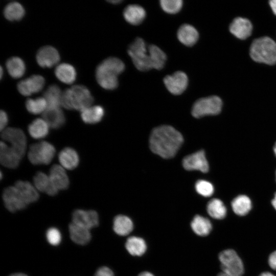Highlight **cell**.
<instances>
[{
	"label": "cell",
	"instance_id": "6da1fadb",
	"mask_svg": "<svg viewBox=\"0 0 276 276\" xmlns=\"http://www.w3.org/2000/svg\"><path fill=\"white\" fill-rule=\"evenodd\" d=\"M183 141L182 134L174 127L162 125L153 129L149 138L151 151L163 158L175 155Z\"/></svg>",
	"mask_w": 276,
	"mask_h": 276
},
{
	"label": "cell",
	"instance_id": "7a4b0ae2",
	"mask_svg": "<svg viewBox=\"0 0 276 276\" xmlns=\"http://www.w3.org/2000/svg\"><path fill=\"white\" fill-rule=\"evenodd\" d=\"M124 62L117 57H108L97 67L96 77L99 84L103 88L114 89L118 86V76L125 70Z\"/></svg>",
	"mask_w": 276,
	"mask_h": 276
},
{
	"label": "cell",
	"instance_id": "3957f363",
	"mask_svg": "<svg viewBox=\"0 0 276 276\" xmlns=\"http://www.w3.org/2000/svg\"><path fill=\"white\" fill-rule=\"evenodd\" d=\"M94 98L84 86L77 85L65 89L62 93L61 105L67 109L82 110L89 107Z\"/></svg>",
	"mask_w": 276,
	"mask_h": 276
},
{
	"label": "cell",
	"instance_id": "277c9868",
	"mask_svg": "<svg viewBox=\"0 0 276 276\" xmlns=\"http://www.w3.org/2000/svg\"><path fill=\"white\" fill-rule=\"evenodd\" d=\"M250 56L256 62L269 65L276 63V42L264 36L253 41L250 47Z\"/></svg>",
	"mask_w": 276,
	"mask_h": 276
},
{
	"label": "cell",
	"instance_id": "5b68a950",
	"mask_svg": "<svg viewBox=\"0 0 276 276\" xmlns=\"http://www.w3.org/2000/svg\"><path fill=\"white\" fill-rule=\"evenodd\" d=\"M127 53L138 70L146 72L152 68L148 48L142 38L134 39L128 46Z\"/></svg>",
	"mask_w": 276,
	"mask_h": 276
},
{
	"label": "cell",
	"instance_id": "8992f818",
	"mask_svg": "<svg viewBox=\"0 0 276 276\" xmlns=\"http://www.w3.org/2000/svg\"><path fill=\"white\" fill-rule=\"evenodd\" d=\"M55 153V148L52 144L41 141L30 146L28 156L33 165H48L53 159Z\"/></svg>",
	"mask_w": 276,
	"mask_h": 276
},
{
	"label": "cell",
	"instance_id": "52a82bcc",
	"mask_svg": "<svg viewBox=\"0 0 276 276\" xmlns=\"http://www.w3.org/2000/svg\"><path fill=\"white\" fill-rule=\"evenodd\" d=\"M222 106V100L217 96L201 98L194 103L192 108V115L196 118L216 115L220 112Z\"/></svg>",
	"mask_w": 276,
	"mask_h": 276
},
{
	"label": "cell",
	"instance_id": "ba28073f",
	"mask_svg": "<svg viewBox=\"0 0 276 276\" xmlns=\"http://www.w3.org/2000/svg\"><path fill=\"white\" fill-rule=\"evenodd\" d=\"M221 272L226 276H241L244 272L242 261L233 249H226L219 255Z\"/></svg>",
	"mask_w": 276,
	"mask_h": 276
},
{
	"label": "cell",
	"instance_id": "9c48e42d",
	"mask_svg": "<svg viewBox=\"0 0 276 276\" xmlns=\"http://www.w3.org/2000/svg\"><path fill=\"white\" fill-rule=\"evenodd\" d=\"M3 139L11 144L13 149L21 157L27 148V139L24 132L19 128H7L2 133Z\"/></svg>",
	"mask_w": 276,
	"mask_h": 276
},
{
	"label": "cell",
	"instance_id": "30bf717a",
	"mask_svg": "<svg viewBox=\"0 0 276 276\" xmlns=\"http://www.w3.org/2000/svg\"><path fill=\"white\" fill-rule=\"evenodd\" d=\"M3 199L5 207L11 212L23 210L29 204L15 186L9 187L4 190Z\"/></svg>",
	"mask_w": 276,
	"mask_h": 276
},
{
	"label": "cell",
	"instance_id": "8fae6325",
	"mask_svg": "<svg viewBox=\"0 0 276 276\" xmlns=\"http://www.w3.org/2000/svg\"><path fill=\"white\" fill-rule=\"evenodd\" d=\"M188 78L185 73L178 71L165 76L164 83L168 91L173 95L182 94L188 85Z\"/></svg>",
	"mask_w": 276,
	"mask_h": 276
},
{
	"label": "cell",
	"instance_id": "7c38bea8",
	"mask_svg": "<svg viewBox=\"0 0 276 276\" xmlns=\"http://www.w3.org/2000/svg\"><path fill=\"white\" fill-rule=\"evenodd\" d=\"M183 168L187 170H199L203 173L209 171V166L205 152L199 150L185 157L182 160Z\"/></svg>",
	"mask_w": 276,
	"mask_h": 276
},
{
	"label": "cell",
	"instance_id": "4fadbf2b",
	"mask_svg": "<svg viewBox=\"0 0 276 276\" xmlns=\"http://www.w3.org/2000/svg\"><path fill=\"white\" fill-rule=\"evenodd\" d=\"M73 223L90 229L99 224V217L94 210H76L72 214Z\"/></svg>",
	"mask_w": 276,
	"mask_h": 276
},
{
	"label": "cell",
	"instance_id": "5bb4252c",
	"mask_svg": "<svg viewBox=\"0 0 276 276\" xmlns=\"http://www.w3.org/2000/svg\"><path fill=\"white\" fill-rule=\"evenodd\" d=\"M44 78L39 75H33L20 81L17 84L19 92L24 96H30L41 90L44 84Z\"/></svg>",
	"mask_w": 276,
	"mask_h": 276
},
{
	"label": "cell",
	"instance_id": "9a60e30c",
	"mask_svg": "<svg viewBox=\"0 0 276 276\" xmlns=\"http://www.w3.org/2000/svg\"><path fill=\"white\" fill-rule=\"evenodd\" d=\"M60 60V55L57 50L50 45L41 48L36 54L38 64L43 67H51L57 64Z\"/></svg>",
	"mask_w": 276,
	"mask_h": 276
},
{
	"label": "cell",
	"instance_id": "2e32d148",
	"mask_svg": "<svg viewBox=\"0 0 276 276\" xmlns=\"http://www.w3.org/2000/svg\"><path fill=\"white\" fill-rule=\"evenodd\" d=\"M252 26L247 18L238 17L233 20L229 26L232 34L240 39H245L251 34Z\"/></svg>",
	"mask_w": 276,
	"mask_h": 276
},
{
	"label": "cell",
	"instance_id": "e0dca14e",
	"mask_svg": "<svg viewBox=\"0 0 276 276\" xmlns=\"http://www.w3.org/2000/svg\"><path fill=\"white\" fill-rule=\"evenodd\" d=\"M0 160L4 166L14 169L18 167L21 157L11 147L5 143H1Z\"/></svg>",
	"mask_w": 276,
	"mask_h": 276
},
{
	"label": "cell",
	"instance_id": "ac0fdd59",
	"mask_svg": "<svg viewBox=\"0 0 276 276\" xmlns=\"http://www.w3.org/2000/svg\"><path fill=\"white\" fill-rule=\"evenodd\" d=\"M177 36L179 41L187 47L194 45L197 41L199 34L197 30L190 24H182L177 30Z\"/></svg>",
	"mask_w": 276,
	"mask_h": 276
},
{
	"label": "cell",
	"instance_id": "d6986e66",
	"mask_svg": "<svg viewBox=\"0 0 276 276\" xmlns=\"http://www.w3.org/2000/svg\"><path fill=\"white\" fill-rule=\"evenodd\" d=\"M49 177L52 183L58 190H65L69 186L68 176L63 168L54 165L50 170Z\"/></svg>",
	"mask_w": 276,
	"mask_h": 276
},
{
	"label": "cell",
	"instance_id": "ffe728a7",
	"mask_svg": "<svg viewBox=\"0 0 276 276\" xmlns=\"http://www.w3.org/2000/svg\"><path fill=\"white\" fill-rule=\"evenodd\" d=\"M146 15V11L144 8L136 4L129 5L123 11V16L125 20L134 26L141 24Z\"/></svg>",
	"mask_w": 276,
	"mask_h": 276
},
{
	"label": "cell",
	"instance_id": "44dd1931",
	"mask_svg": "<svg viewBox=\"0 0 276 276\" xmlns=\"http://www.w3.org/2000/svg\"><path fill=\"white\" fill-rule=\"evenodd\" d=\"M42 117L53 129L61 127L65 122L64 113L60 107L47 108L42 113Z\"/></svg>",
	"mask_w": 276,
	"mask_h": 276
},
{
	"label": "cell",
	"instance_id": "7402d4cb",
	"mask_svg": "<svg viewBox=\"0 0 276 276\" xmlns=\"http://www.w3.org/2000/svg\"><path fill=\"white\" fill-rule=\"evenodd\" d=\"M35 188L38 191L45 192L50 196H54L58 192V189L52 183L49 176L42 172L36 173L33 178Z\"/></svg>",
	"mask_w": 276,
	"mask_h": 276
},
{
	"label": "cell",
	"instance_id": "603a6c76",
	"mask_svg": "<svg viewBox=\"0 0 276 276\" xmlns=\"http://www.w3.org/2000/svg\"><path fill=\"white\" fill-rule=\"evenodd\" d=\"M59 161L64 168L73 170L76 168L79 162V155L74 149L66 147L62 149L58 155Z\"/></svg>",
	"mask_w": 276,
	"mask_h": 276
},
{
	"label": "cell",
	"instance_id": "cb8c5ba5",
	"mask_svg": "<svg viewBox=\"0 0 276 276\" xmlns=\"http://www.w3.org/2000/svg\"><path fill=\"white\" fill-rule=\"evenodd\" d=\"M69 232L72 241L78 244H86L91 239L90 229L73 222L69 225Z\"/></svg>",
	"mask_w": 276,
	"mask_h": 276
},
{
	"label": "cell",
	"instance_id": "d4e9b609",
	"mask_svg": "<svg viewBox=\"0 0 276 276\" xmlns=\"http://www.w3.org/2000/svg\"><path fill=\"white\" fill-rule=\"evenodd\" d=\"M104 114V110L99 105L89 106L81 111L82 121L86 124H95L99 122Z\"/></svg>",
	"mask_w": 276,
	"mask_h": 276
},
{
	"label": "cell",
	"instance_id": "484cf974",
	"mask_svg": "<svg viewBox=\"0 0 276 276\" xmlns=\"http://www.w3.org/2000/svg\"><path fill=\"white\" fill-rule=\"evenodd\" d=\"M148 51L152 68L157 70L163 69L167 60V56L165 53L154 44L149 45L148 47Z\"/></svg>",
	"mask_w": 276,
	"mask_h": 276
},
{
	"label": "cell",
	"instance_id": "4316f807",
	"mask_svg": "<svg viewBox=\"0 0 276 276\" xmlns=\"http://www.w3.org/2000/svg\"><path fill=\"white\" fill-rule=\"evenodd\" d=\"M55 73L59 80L66 84L72 83L76 78L75 68L72 65L66 63H61L57 66Z\"/></svg>",
	"mask_w": 276,
	"mask_h": 276
},
{
	"label": "cell",
	"instance_id": "83f0119b",
	"mask_svg": "<svg viewBox=\"0 0 276 276\" xmlns=\"http://www.w3.org/2000/svg\"><path fill=\"white\" fill-rule=\"evenodd\" d=\"M49 127L44 119L38 118L29 125L28 132L32 137L41 139L48 134Z\"/></svg>",
	"mask_w": 276,
	"mask_h": 276
},
{
	"label": "cell",
	"instance_id": "f1b7e54d",
	"mask_svg": "<svg viewBox=\"0 0 276 276\" xmlns=\"http://www.w3.org/2000/svg\"><path fill=\"white\" fill-rule=\"evenodd\" d=\"M133 228L132 221L128 217L119 215L114 218L113 229L118 235H127L132 231Z\"/></svg>",
	"mask_w": 276,
	"mask_h": 276
},
{
	"label": "cell",
	"instance_id": "f546056e",
	"mask_svg": "<svg viewBox=\"0 0 276 276\" xmlns=\"http://www.w3.org/2000/svg\"><path fill=\"white\" fill-rule=\"evenodd\" d=\"M14 186L21 192L29 204L38 199L39 195L37 189L30 182L18 180Z\"/></svg>",
	"mask_w": 276,
	"mask_h": 276
},
{
	"label": "cell",
	"instance_id": "4dcf8cb0",
	"mask_svg": "<svg viewBox=\"0 0 276 276\" xmlns=\"http://www.w3.org/2000/svg\"><path fill=\"white\" fill-rule=\"evenodd\" d=\"M193 232L200 236H205L211 232L212 226L210 221L206 218L196 215L191 223Z\"/></svg>",
	"mask_w": 276,
	"mask_h": 276
},
{
	"label": "cell",
	"instance_id": "1f68e13d",
	"mask_svg": "<svg viewBox=\"0 0 276 276\" xmlns=\"http://www.w3.org/2000/svg\"><path fill=\"white\" fill-rule=\"evenodd\" d=\"M125 247L128 252L134 256H142L147 249L144 240L134 236L131 237L127 240Z\"/></svg>",
	"mask_w": 276,
	"mask_h": 276
},
{
	"label": "cell",
	"instance_id": "d6a6232c",
	"mask_svg": "<svg viewBox=\"0 0 276 276\" xmlns=\"http://www.w3.org/2000/svg\"><path fill=\"white\" fill-rule=\"evenodd\" d=\"M62 92L58 85H50L43 94L48 106L47 108L60 107Z\"/></svg>",
	"mask_w": 276,
	"mask_h": 276
},
{
	"label": "cell",
	"instance_id": "836d02e7",
	"mask_svg": "<svg viewBox=\"0 0 276 276\" xmlns=\"http://www.w3.org/2000/svg\"><path fill=\"white\" fill-rule=\"evenodd\" d=\"M232 208L234 213L239 216L246 215L251 209V202L246 195H239L233 199Z\"/></svg>",
	"mask_w": 276,
	"mask_h": 276
},
{
	"label": "cell",
	"instance_id": "e575fe53",
	"mask_svg": "<svg viewBox=\"0 0 276 276\" xmlns=\"http://www.w3.org/2000/svg\"><path fill=\"white\" fill-rule=\"evenodd\" d=\"M6 67L10 76L14 78L21 77L25 73L26 66L24 61L18 57H12L6 62Z\"/></svg>",
	"mask_w": 276,
	"mask_h": 276
},
{
	"label": "cell",
	"instance_id": "d590c367",
	"mask_svg": "<svg viewBox=\"0 0 276 276\" xmlns=\"http://www.w3.org/2000/svg\"><path fill=\"white\" fill-rule=\"evenodd\" d=\"M25 11L23 6L17 2L8 4L4 8L5 17L11 21L19 20L25 15Z\"/></svg>",
	"mask_w": 276,
	"mask_h": 276
},
{
	"label": "cell",
	"instance_id": "8d00e7d4",
	"mask_svg": "<svg viewBox=\"0 0 276 276\" xmlns=\"http://www.w3.org/2000/svg\"><path fill=\"white\" fill-rule=\"evenodd\" d=\"M206 210L208 214L212 217L221 219L224 218L226 214V208L221 200L214 198L208 203Z\"/></svg>",
	"mask_w": 276,
	"mask_h": 276
},
{
	"label": "cell",
	"instance_id": "74e56055",
	"mask_svg": "<svg viewBox=\"0 0 276 276\" xmlns=\"http://www.w3.org/2000/svg\"><path fill=\"white\" fill-rule=\"evenodd\" d=\"M47 106V102L44 97H39L35 99H28L26 102L27 110L34 114L43 113Z\"/></svg>",
	"mask_w": 276,
	"mask_h": 276
},
{
	"label": "cell",
	"instance_id": "f35d334b",
	"mask_svg": "<svg viewBox=\"0 0 276 276\" xmlns=\"http://www.w3.org/2000/svg\"><path fill=\"white\" fill-rule=\"evenodd\" d=\"M162 9L169 14H176L181 9L183 5L182 0H161L159 1Z\"/></svg>",
	"mask_w": 276,
	"mask_h": 276
},
{
	"label": "cell",
	"instance_id": "ab89813d",
	"mask_svg": "<svg viewBox=\"0 0 276 276\" xmlns=\"http://www.w3.org/2000/svg\"><path fill=\"white\" fill-rule=\"evenodd\" d=\"M195 189L200 195L209 197L214 193V187L211 183L205 180H199L195 184Z\"/></svg>",
	"mask_w": 276,
	"mask_h": 276
},
{
	"label": "cell",
	"instance_id": "60d3db41",
	"mask_svg": "<svg viewBox=\"0 0 276 276\" xmlns=\"http://www.w3.org/2000/svg\"><path fill=\"white\" fill-rule=\"evenodd\" d=\"M46 237L49 243L52 245H58L61 240V235L59 231L55 227L48 229Z\"/></svg>",
	"mask_w": 276,
	"mask_h": 276
},
{
	"label": "cell",
	"instance_id": "b9f144b4",
	"mask_svg": "<svg viewBox=\"0 0 276 276\" xmlns=\"http://www.w3.org/2000/svg\"><path fill=\"white\" fill-rule=\"evenodd\" d=\"M95 276H114L112 271L107 267L99 268L95 273Z\"/></svg>",
	"mask_w": 276,
	"mask_h": 276
},
{
	"label": "cell",
	"instance_id": "7bdbcfd3",
	"mask_svg": "<svg viewBox=\"0 0 276 276\" xmlns=\"http://www.w3.org/2000/svg\"><path fill=\"white\" fill-rule=\"evenodd\" d=\"M8 118L7 113L5 111L1 110L0 113V128L1 130L3 131L5 129V127L8 124Z\"/></svg>",
	"mask_w": 276,
	"mask_h": 276
},
{
	"label": "cell",
	"instance_id": "ee69618b",
	"mask_svg": "<svg viewBox=\"0 0 276 276\" xmlns=\"http://www.w3.org/2000/svg\"><path fill=\"white\" fill-rule=\"evenodd\" d=\"M268 263L271 268L276 270V251L272 252L269 256Z\"/></svg>",
	"mask_w": 276,
	"mask_h": 276
},
{
	"label": "cell",
	"instance_id": "f6af8a7d",
	"mask_svg": "<svg viewBox=\"0 0 276 276\" xmlns=\"http://www.w3.org/2000/svg\"><path fill=\"white\" fill-rule=\"evenodd\" d=\"M269 5L273 13L276 15V0L270 1Z\"/></svg>",
	"mask_w": 276,
	"mask_h": 276
},
{
	"label": "cell",
	"instance_id": "bcb514c9",
	"mask_svg": "<svg viewBox=\"0 0 276 276\" xmlns=\"http://www.w3.org/2000/svg\"><path fill=\"white\" fill-rule=\"evenodd\" d=\"M138 276H154V275L152 273L149 272L144 271L140 273Z\"/></svg>",
	"mask_w": 276,
	"mask_h": 276
},
{
	"label": "cell",
	"instance_id": "7dc6e473",
	"mask_svg": "<svg viewBox=\"0 0 276 276\" xmlns=\"http://www.w3.org/2000/svg\"><path fill=\"white\" fill-rule=\"evenodd\" d=\"M271 203L273 208L276 210V193L274 194V197L272 200Z\"/></svg>",
	"mask_w": 276,
	"mask_h": 276
},
{
	"label": "cell",
	"instance_id": "c3c4849f",
	"mask_svg": "<svg viewBox=\"0 0 276 276\" xmlns=\"http://www.w3.org/2000/svg\"><path fill=\"white\" fill-rule=\"evenodd\" d=\"M259 276H275L271 273L268 272H265L263 273H262Z\"/></svg>",
	"mask_w": 276,
	"mask_h": 276
},
{
	"label": "cell",
	"instance_id": "681fc988",
	"mask_svg": "<svg viewBox=\"0 0 276 276\" xmlns=\"http://www.w3.org/2000/svg\"><path fill=\"white\" fill-rule=\"evenodd\" d=\"M9 276H28V275L23 273H15L11 274Z\"/></svg>",
	"mask_w": 276,
	"mask_h": 276
},
{
	"label": "cell",
	"instance_id": "f907efd6",
	"mask_svg": "<svg viewBox=\"0 0 276 276\" xmlns=\"http://www.w3.org/2000/svg\"><path fill=\"white\" fill-rule=\"evenodd\" d=\"M109 3H111L113 4H117L121 3L122 1L121 0H113V1H108Z\"/></svg>",
	"mask_w": 276,
	"mask_h": 276
},
{
	"label": "cell",
	"instance_id": "816d5d0a",
	"mask_svg": "<svg viewBox=\"0 0 276 276\" xmlns=\"http://www.w3.org/2000/svg\"><path fill=\"white\" fill-rule=\"evenodd\" d=\"M273 150H274V154H275V155L276 156V143L274 144V147H273Z\"/></svg>",
	"mask_w": 276,
	"mask_h": 276
},
{
	"label": "cell",
	"instance_id": "f5cc1de1",
	"mask_svg": "<svg viewBox=\"0 0 276 276\" xmlns=\"http://www.w3.org/2000/svg\"><path fill=\"white\" fill-rule=\"evenodd\" d=\"M0 71H1V78H2V75H3V68L2 67H1Z\"/></svg>",
	"mask_w": 276,
	"mask_h": 276
}]
</instances>
